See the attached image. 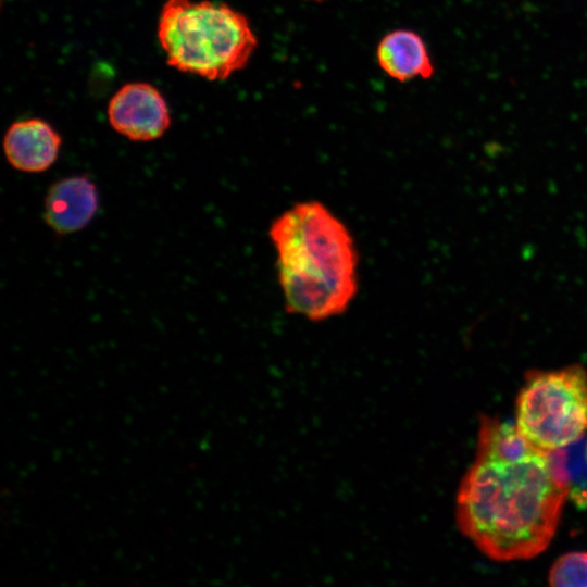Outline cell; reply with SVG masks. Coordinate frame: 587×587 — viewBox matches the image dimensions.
I'll list each match as a JSON object with an SVG mask.
<instances>
[{
    "instance_id": "cell-6",
    "label": "cell",
    "mask_w": 587,
    "mask_h": 587,
    "mask_svg": "<svg viewBox=\"0 0 587 587\" xmlns=\"http://www.w3.org/2000/svg\"><path fill=\"white\" fill-rule=\"evenodd\" d=\"M100 207L99 190L88 174L71 175L55 180L43 200L42 217L58 236L86 228Z\"/></svg>"
},
{
    "instance_id": "cell-7",
    "label": "cell",
    "mask_w": 587,
    "mask_h": 587,
    "mask_svg": "<svg viewBox=\"0 0 587 587\" xmlns=\"http://www.w3.org/2000/svg\"><path fill=\"white\" fill-rule=\"evenodd\" d=\"M61 146L60 134L40 118L15 121L3 137V153L8 163L28 174L48 171L58 160Z\"/></svg>"
},
{
    "instance_id": "cell-4",
    "label": "cell",
    "mask_w": 587,
    "mask_h": 587,
    "mask_svg": "<svg viewBox=\"0 0 587 587\" xmlns=\"http://www.w3.org/2000/svg\"><path fill=\"white\" fill-rule=\"evenodd\" d=\"M515 425L534 446L551 451L577 441L587 430V372L572 364L532 371L516 399Z\"/></svg>"
},
{
    "instance_id": "cell-1",
    "label": "cell",
    "mask_w": 587,
    "mask_h": 587,
    "mask_svg": "<svg viewBox=\"0 0 587 587\" xmlns=\"http://www.w3.org/2000/svg\"><path fill=\"white\" fill-rule=\"evenodd\" d=\"M569 494L546 450L501 455L477 449L458 492L457 522L490 559H529L550 544Z\"/></svg>"
},
{
    "instance_id": "cell-2",
    "label": "cell",
    "mask_w": 587,
    "mask_h": 587,
    "mask_svg": "<svg viewBox=\"0 0 587 587\" xmlns=\"http://www.w3.org/2000/svg\"><path fill=\"white\" fill-rule=\"evenodd\" d=\"M270 236L289 312L322 321L348 308L357 292V251L347 227L325 205H294L272 224Z\"/></svg>"
},
{
    "instance_id": "cell-8",
    "label": "cell",
    "mask_w": 587,
    "mask_h": 587,
    "mask_svg": "<svg viewBox=\"0 0 587 587\" xmlns=\"http://www.w3.org/2000/svg\"><path fill=\"white\" fill-rule=\"evenodd\" d=\"M380 68L398 82L429 78L434 66L428 50L419 34L396 29L386 34L376 49Z\"/></svg>"
},
{
    "instance_id": "cell-9",
    "label": "cell",
    "mask_w": 587,
    "mask_h": 587,
    "mask_svg": "<svg viewBox=\"0 0 587 587\" xmlns=\"http://www.w3.org/2000/svg\"><path fill=\"white\" fill-rule=\"evenodd\" d=\"M548 578L555 587H587V552L563 554L552 565Z\"/></svg>"
},
{
    "instance_id": "cell-11",
    "label": "cell",
    "mask_w": 587,
    "mask_h": 587,
    "mask_svg": "<svg viewBox=\"0 0 587 587\" xmlns=\"http://www.w3.org/2000/svg\"><path fill=\"white\" fill-rule=\"evenodd\" d=\"M313 1H323V0H313Z\"/></svg>"
},
{
    "instance_id": "cell-5",
    "label": "cell",
    "mask_w": 587,
    "mask_h": 587,
    "mask_svg": "<svg viewBox=\"0 0 587 587\" xmlns=\"http://www.w3.org/2000/svg\"><path fill=\"white\" fill-rule=\"evenodd\" d=\"M108 120L111 127L132 141H152L171 126V114L161 92L148 83L123 85L110 99Z\"/></svg>"
},
{
    "instance_id": "cell-3",
    "label": "cell",
    "mask_w": 587,
    "mask_h": 587,
    "mask_svg": "<svg viewBox=\"0 0 587 587\" xmlns=\"http://www.w3.org/2000/svg\"><path fill=\"white\" fill-rule=\"evenodd\" d=\"M157 35L170 66L212 82L242 70L258 46L243 14L209 0H166Z\"/></svg>"
},
{
    "instance_id": "cell-10",
    "label": "cell",
    "mask_w": 587,
    "mask_h": 587,
    "mask_svg": "<svg viewBox=\"0 0 587 587\" xmlns=\"http://www.w3.org/2000/svg\"><path fill=\"white\" fill-rule=\"evenodd\" d=\"M585 457H586V460H587V441L585 442Z\"/></svg>"
}]
</instances>
